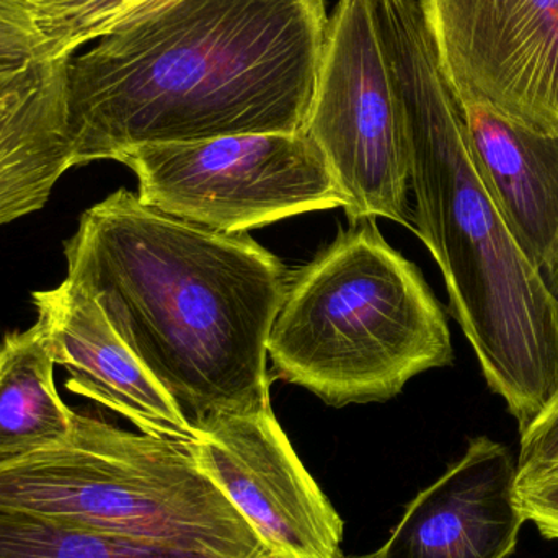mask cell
<instances>
[{"label":"cell","mask_w":558,"mask_h":558,"mask_svg":"<svg viewBox=\"0 0 558 558\" xmlns=\"http://www.w3.org/2000/svg\"><path fill=\"white\" fill-rule=\"evenodd\" d=\"M461 101L478 170L523 251L543 270L558 232V134Z\"/></svg>","instance_id":"obj_12"},{"label":"cell","mask_w":558,"mask_h":558,"mask_svg":"<svg viewBox=\"0 0 558 558\" xmlns=\"http://www.w3.org/2000/svg\"><path fill=\"white\" fill-rule=\"evenodd\" d=\"M0 558H222L0 508Z\"/></svg>","instance_id":"obj_15"},{"label":"cell","mask_w":558,"mask_h":558,"mask_svg":"<svg viewBox=\"0 0 558 558\" xmlns=\"http://www.w3.org/2000/svg\"><path fill=\"white\" fill-rule=\"evenodd\" d=\"M54 366L38 322L0 343V462L48 448L71 433L75 412L59 397Z\"/></svg>","instance_id":"obj_14"},{"label":"cell","mask_w":558,"mask_h":558,"mask_svg":"<svg viewBox=\"0 0 558 558\" xmlns=\"http://www.w3.org/2000/svg\"><path fill=\"white\" fill-rule=\"evenodd\" d=\"M196 458L278 558H343V520L295 454L271 410L216 420Z\"/></svg>","instance_id":"obj_9"},{"label":"cell","mask_w":558,"mask_h":558,"mask_svg":"<svg viewBox=\"0 0 558 558\" xmlns=\"http://www.w3.org/2000/svg\"><path fill=\"white\" fill-rule=\"evenodd\" d=\"M173 0H28L49 59L74 56L82 46L107 38Z\"/></svg>","instance_id":"obj_16"},{"label":"cell","mask_w":558,"mask_h":558,"mask_svg":"<svg viewBox=\"0 0 558 558\" xmlns=\"http://www.w3.org/2000/svg\"><path fill=\"white\" fill-rule=\"evenodd\" d=\"M343 558H379V556H377V553H374V554H367V556H360V557H343Z\"/></svg>","instance_id":"obj_22"},{"label":"cell","mask_w":558,"mask_h":558,"mask_svg":"<svg viewBox=\"0 0 558 558\" xmlns=\"http://www.w3.org/2000/svg\"><path fill=\"white\" fill-rule=\"evenodd\" d=\"M118 162L137 177L144 205L225 234L348 203L327 160L302 131L150 144Z\"/></svg>","instance_id":"obj_7"},{"label":"cell","mask_w":558,"mask_h":558,"mask_svg":"<svg viewBox=\"0 0 558 558\" xmlns=\"http://www.w3.org/2000/svg\"><path fill=\"white\" fill-rule=\"evenodd\" d=\"M446 77L477 100L558 134V0H422Z\"/></svg>","instance_id":"obj_8"},{"label":"cell","mask_w":558,"mask_h":558,"mask_svg":"<svg viewBox=\"0 0 558 558\" xmlns=\"http://www.w3.org/2000/svg\"><path fill=\"white\" fill-rule=\"evenodd\" d=\"M517 500L526 523H533L546 539L558 541V471L517 485Z\"/></svg>","instance_id":"obj_19"},{"label":"cell","mask_w":558,"mask_h":558,"mask_svg":"<svg viewBox=\"0 0 558 558\" xmlns=\"http://www.w3.org/2000/svg\"><path fill=\"white\" fill-rule=\"evenodd\" d=\"M46 59L45 38L28 0H0V92Z\"/></svg>","instance_id":"obj_17"},{"label":"cell","mask_w":558,"mask_h":558,"mask_svg":"<svg viewBox=\"0 0 558 558\" xmlns=\"http://www.w3.org/2000/svg\"><path fill=\"white\" fill-rule=\"evenodd\" d=\"M558 271V232L556 242H554L553 248H550L549 257H547L546 264L543 267L544 278L549 279L554 277Z\"/></svg>","instance_id":"obj_20"},{"label":"cell","mask_w":558,"mask_h":558,"mask_svg":"<svg viewBox=\"0 0 558 558\" xmlns=\"http://www.w3.org/2000/svg\"><path fill=\"white\" fill-rule=\"evenodd\" d=\"M524 520L517 500V461L488 436L420 492L377 550L379 558H508Z\"/></svg>","instance_id":"obj_10"},{"label":"cell","mask_w":558,"mask_h":558,"mask_svg":"<svg viewBox=\"0 0 558 558\" xmlns=\"http://www.w3.org/2000/svg\"><path fill=\"white\" fill-rule=\"evenodd\" d=\"M547 284H549L550 291H553L554 298H556L558 302V271L554 277L547 279Z\"/></svg>","instance_id":"obj_21"},{"label":"cell","mask_w":558,"mask_h":558,"mask_svg":"<svg viewBox=\"0 0 558 558\" xmlns=\"http://www.w3.org/2000/svg\"><path fill=\"white\" fill-rule=\"evenodd\" d=\"M325 0H173L65 69L71 166L150 144L301 133Z\"/></svg>","instance_id":"obj_1"},{"label":"cell","mask_w":558,"mask_h":558,"mask_svg":"<svg viewBox=\"0 0 558 558\" xmlns=\"http://www.w3.org/2000/svg\"><path fill=\"white\" fill-rule=\"evenodd\" d=\"M277 379L327 405L386 402L454 363L441 304L374 219L351 225L289 274L268 338Z\"/></svg>","instance_id":"obj_4"},{"label":"cell","mask_w":558,"mask_h":558,"mask_svg":"<svg viewBox=\"0 0 558 558\" xmlns=\"http://www.w3.org/2000/svg\"><path fill=\"white\" fill-rule=\"evenodd\" d=\"M402 110L415 234L488 389L523 432L558 390V302L492 196L422 0H377Z\"/></svg>","instance_id":"obj_3"},{"label":"cell","mask_w":558,"mask_h":558,"mask_svg":"<svg viewBox=\"0 0 558 558\" xmlns=\"http://www.w3.org/2000/svg\"><path fill=\"white\" fill-rule=\"evenodd\" d=\"M302 133L347 196L350 225L384 218L415 232L409 146L377 0H338L328 16Z\"/></svg>","instance_id":"obj_6"},{"label":"cell","mask_w":558,"mask_h":558,"mask_svg":"<svg viewBox=\"0 0 558 558\" xmlns=\"http://www.w3.org/2000/svg\"><path fill=\"white\" fill-rule=\"evenodd\" d=\"M520 436L517 485L530 484L558 471V390Z\"/></svg>","instance_id":"obj_18"},{"label":"cell","mask_w":558,"mask_h":558,"mask_svg":"<svg viewBox=\"0 0 558 558\" xmlns=\"http://www.w3.org/2000/svg\"><path fill=\"white\" fill-rule=\"evenodd\" d=\"M32 299L56 366L68 369L71 392L120 413L147 435L198 439L87 288L65 278L56 288L33 292Z\"/></svg>","instance_id":"obj_11"},{"label":"cell","mask_w":558,"mask_h":558,"mask_svg":"<svg viewBox=\"0 0 558 558\" xmlns=\"http://www.w3.org/2000/svg\"><path fill=\"white\" fill-rule=\"evenodd\" d=\"M68 278L100 302L196 435L271 410L268 338L289 271L247 232L180 221L117 190L82 215Z\"/></svg>","instance_id":"obj_2"},{"label":"cell","mask_w":558,"mask_h":558,"mask_svg":"<svg viewBox=\"0 0 558 558\" xmlns=\"http://www.w3.org/2000/svg\"><path fill=\"white\" fill-rule=\"evenodd\" d=\"M0 508L225 558H278L203 472L195 442L74 413L62 441L0 462Z\"/></svg>","instance_id":"obj_5"},{"label":"cell","mask_w":558,"mask_h":558,"mask_svg":"<svg viewBox=\"0 0 558 558\" xmlns=\"http://www.w3.org/2000/svg\"><path fill=\"white\" fill-rule=\"evenodd\" d=\"M69 58L38 62L0 92V226L41 209L56 182L72 169Z\"/></svg>","instance_id":"obj_13"}]
</instances>
